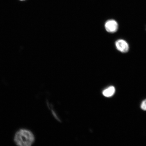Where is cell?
<instances>
[{
    "label": "cell",
    "mask_w": 146,
    "mask_h": 146,
    "mask_svg": "<svg viewBox=\"0 0 146 146\" xmlns=\"http://www.w3.org/2000/svg\"><path fill=\"white\" fill-rule=\"evenodd\" d=\"M35 141L33 133L25 129H19L16 133L14 141L16 145L19 146H31Z\"/></svg>",
    "instance_id": "1"
},
{
    "label": "cell",
    "mask_w": 146,
    "mask_h": 146,
    "mask_svg": "<svg viewBox=\"0 0 146 146\" xmlns=\"http://www.w3.org/2000/svg\"><path fill=\"white\" fill-rule=\"evenodd\" d=\"M118 24L117 22L114 20H108L105 24V28L106 30L110 33L116 32L118 30Z\"/></svg>",
    "instance_id": "2"
},
{
    "label": "cell",
    "mask_w": 146,
    "mask_h": 146,
    "mask_svg": "<svg viewBox=\"0 0 146 146\" xmlns=\"http://www.w3.org/2000/svg\"><path fill=\"white\" fill-rule=\"evenodd\" d=\"M115 46L117 50L121 52H127L129 50L128 44L125 40H117L116 42Z\"/></svg>",
    "instance_id": "3"
},
{
    "label": "cell",
    "mask_w": 146,
    "mask_h": 146,
    "mask_svg": "<svg viewBox=\"0 0 146 146\" xmlns=\"http://www.w3.org/2000/svg\"><path fill=\"white\" fill-rule=\"evenodd\" d=\"M115 92V89L114 86H111L107 88L103 91V94L104 96L106 97H111L113 96Z\"/></svg>",
    "instance_id": "4"
},
{
    "label": "cell",
    "mask_w": 146,
    "mask_h": 146,
    "mask_svg": "<svg viewBox=\"0 0 146 146\" xmlns=\"http://www.w3.org/2000/svg\"><path fill=\"white\" fill-rule=\"evenodd\" d=\"M141 108L143 110L146 111V100L142 102L141 105Z\"/></svg>",
    "instance_id": "5"
},
{
    "label": "cell",
    "mask_w": 146,
    "mask_h": 146,
    "mask_svg": "<svg viewBox=\"0 0 146 146\" xmlns=\"http://www.w3.org/2000/svg\"><path fill=\"white\" fill-rule=\"evenodd\" d=\"M20 1H25V0H20Z\"/></svg>",
    "instance_id": "6"
}]
</instances>
